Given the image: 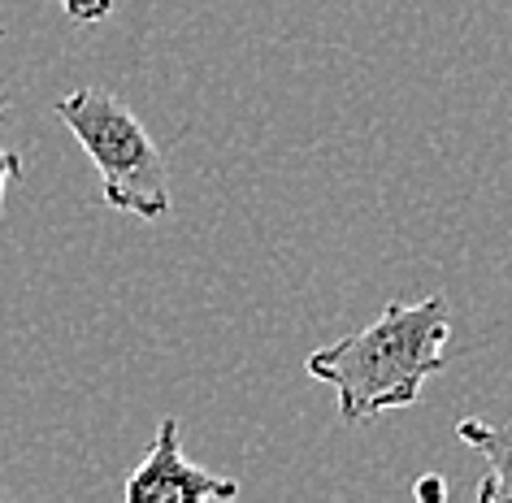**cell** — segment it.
<instances>
[{"instance_id": "cell-7", "label": "cell", "mask_w": 512, "mask_h": 503, "mask_svg": "<svg viewBox=\"0 0 512 503\" xmlns=\"http://www.w3.org/2000/svg\"><path fill=\"white\" fill-rule=\"evenodd\" d=\"M417 499H447V482H443V477H421V482H417Z\"/></svg>"}, {"instance_id": "cell-3", "label": "cell", "mask_w": 512, "mask_h": 503, "mask_svg": "<svg viewBox=\"0 0 512 503\" xmlns=\"http://www.w3.org/2000/svg\"><path fill=\"white\" fill-rule=\"evenodd\" d=\"M239 495L235 477H222L204 464H191L178 447V421L165 417L152 438V451L126 477V503H226Z\"/></svg>"}, {"instance_id": "cell-6", "label": "cell", "mask_w": 512, "mask_h": 503, "mask_svg": "<svg viewBox=\"0 0 512 503\" xmlns=\"http://www.w3.org/2000/svg\"><path fill=\"white\" fill-rule=\"evenodd\" d=\"M5 113L9 109L0 105V122H5ZM18 178H22V157L0 144V217H5V191H9V183H18Z\"/></svg>"}, {"instance_id": "cell-2", "label": "cell", "mask_w": 512, "mask_h": 503, "mask_svg": "<svg viewBox=\"0 0 512 503\" xmlns=\"http://www.w3.org/2000/svg\"><path fill=\"white\" fill-rule=\"evenodd\" d=\"M57 118L92 157L109 209L131 213L139 222H161L170 213V161L118 96L79 87L57 100Z\"/></svg>"}, {"instance_id": "cell-1", "label": "cell", "mask_w": 512, "mask_h": 503, "mask_svg": "<svg viewBox=\"0 0 512 503\" xmlns=\"http://www.w3.org/2000/svg\"><path fill=\"white\" fill-rule=\"evenodd\" d=\"M447 339L452 308L443 295H426L417 304L395 300L365 330L313 352L304 369L309 378L335 386L343 425H361L378 412L417 404L421 386L447 365Z\"/></svg>"}, {"instance_id": "cell-5", "label": "cell", "mask_w": 512, "mask_h": 503, "mask_svg": "<svg viewBox=\"0 0 512 503\" xmlns=\"http://www.w3.org/2000/svg\"><path fill=\"white\" fill-rule=\"evenodd\" d=\"M61 9H66V18L70 22H105L113 14V0H57Z\"/></svg>"}, {"instance_id": "cell-8", "label": "cell", "mask_w": 512, "mask_h": 503, "mask_svg": "<svg viewBox=\"0 0 512 503\" xmlns=\"http://www.w3.org/2000/svg\"><path fill=\"white\" fill-rule=\"evenodd\" d=\"M0 40H5V27H0Z\"/></svg>"}, {"instance_id": "cell-4", "label": "cell", "mask_w": 512, "mask_h": 503, "mask_svg": "<svg viewBox=\"0 0 512 503\" xmlns=\"http://www.w3.org/2000/svg\"><path fill=\"white\" fill-rule=\"evenodd\" d=\"M460 443L486 460V477L478 482V503H512V421L465 417L456 425Z\"/></svg>"}]
</instances>
